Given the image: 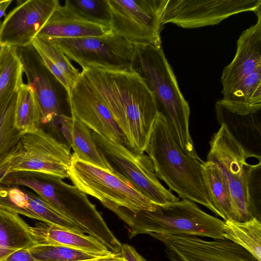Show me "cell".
I'll use <instances>...</instances> for the list:
<instances>
[{
	"label": "cell",
	"mask_w": 261,
	"mask_h": 261,
	"mask_svg": "<svg viewBox=\"0 0 261 261\" xmlns=\"http://www.w3.org/2000/svg\"><path fill=\"white\" fill-rule=\"evenodd\" d=\"M14 122L22 133L40 125V112L33 87L22 82L17 92Z\"/></svg>",
	"instance_id": "obj_26"
},
{
	"label": "cell",
	"mask_w": 261,
	"mask_h": 261,
	"mask_svg": "<svg viewBox=\"0 0 261 261\" xmlns=\"http://www.w3.org/2000/svg\"><path fill=\"white\" fill-rule=\"evenodd\" d=\"M68 174L74 186L110 210L120 207L136 212L150 210L155 204L121 176L85 162L74 153Z\"/></svg>",
	"instance_id": "obj_6"
},
{
	"label": "cell",
	"mask_w": 261,
	"mask_h": 261,
	"mask_svg": "<svg viewBox=\"0 0 261 261\" xmlns=\"http://www.w3.org/2000/svg\"><path fill=\"white\" fill-rule=\"evenodd\" d=\"M21 152V141L10 152L0 160V184L10 174V170Z\"/></svg>",
	"instance_id": "obj_31"
},
{
	"label": "cell",
	"mask_w": 261,
	"mask_h": 261,
	"mask_svg": "<svg viewBox=\"0 0 261 261\" xmlns=\"http://www.w3.org/2000/svg\"><path fill=\"white\" fill-rule=\"evenodd\" d=\"M202 175L217 215L224 221H233L230 194L218 166L212 161L203 162Z\"/></svg>",
	"instance_id": "obj_22"
},
{
	"label": "cell",
	"mask_w": 261,
	"mask_h": 261,
	"mask_svg": "<svg viewBox=\"0 0 261 261\" xmlns=\"http://www.w3.org/2000/svg\"><path fill=\"white\" fill-rule=\"evenodd\" d=\"M1 21H0V25H1Z\"/></svg>",
	"instance_id": "obj_36"
},
{
	"label": "cell",
	"mask_w": 261,
	"mask_h": 261,
	"mask_svg": "<svg viewBox=\"0 0 261 261\" xmlns=\"http://www.w3.org/2000/svg\"><path fill=\"white\" fill-rule=\"evenodd\" d=\"M111 32L110 27L90 21L65 4H59L36 37L79 38L100 36Z\"/></svg>",
	"instance_id": "obj_18"
},
{
	"label": "cell",
	"mask_w": 261,
	"mask_h": 261,
	"mask_svg": "<svg viewBox=\"0 0 261 261\" xmlns=\"http://www.w3.org/2000/svg\"><path fill=\"white\" fill-rule=\"evenodd\" d=\"M30 232L34 245H60L99 256L114 254L93 237L42 222L31 226Z\"/></svg>",
	"instance_id": "obj_20"
},
{
	"label": "cell",
	"mask_w": 261,
	"mask_h": 261,
	"mask_svg": "<svg viewBox=\"0 0 261 261\" xmlns=\"http://www.w3.org/2000/svg\"><path fill=\"white\" fill-rule=\"evenodd\" d=\"M254 13L256 22L242 33L237 40L234 58L223 70V96L251 73L261 69V8Z\"/></svg>",
	"instance_id": "obj_16"
},
{
	"label": "cell",
	"mask_w": 261,
	"mask_h": 261,
	"mask_svg": "<svg viewBox=\"0 0 261 261\" xmlns=\"http://www.w3.org/2000/svg\"><path fill=\"white\" fill-rule=\"evenodd\" d=\"M17 92L0 111V160L20 142L22 133L15 125Z\"/></svg>",
	"instance_id": "obj_27"
},
{
	"label": "cell",
	"mask_w": 261,
	"mask_h": 261,
	"mask_svg": "<svg viewBox=\"0 0 261 261\" xmlns=\"http://www.w3.org/2000/svg\"><path fill=\"white\" fill-rule=\"evenodd\" d=\"M217 120L255 159L261 161V105L226 102L215 105Z\"/></svg>",
	"instance_id": "obj_15"
},
{
	"label": "cell",
	"mask_w": 261,
	"mask_h": 261,
	"mask_svg": "<svg viewBox=\"0 0 261 261\" xmlns=\"http://www.w3.org/2000/svg\"><path fill=\"white\" fill-rule=\"evenodd\" d=\"M223 236L244 248L258 261H261V223L253 217L245 222L224 221Z\"/></svg>",
	"instance_id": "obj_23"
},
{
	"label": "cell",
	"mask_w": 261,
	"mask_h": 261,
	"mask_svg": "<svg viewBox=\"0 0 261 261\" xmlns=\"http://www.w3.org/2000/svg\"><path fill=\"white\" fill-rule=\"evenodd\" d=\"M19 2L0 25V42L5 46L32 44L57 7V0H28Z\"/></svg>",
	"instance_id": "obj_13"
},
{
	"label": "cell",
	"mask_w": 261,
	"mask_h": 261,
	"mask_svg": "<svg viewBox=\"0 0 261 261\" xmlns=\"http://www.w3.org/2000/svg\"><path fill=\"white\" fill-rule=\"evenodd\" d=\"M21 146V154L12 165L10 174L68 178L72 154L65 143L39 126L22 133Z\"/></svg>",
	"instance_id": "obj_10"
},
{
	"label": "cell",
	"mask_w": 261,
	"mask_h": 261,
	"mask_svg": "<svg viewBox=\"0 0 261 261\" xmlns=\"http://www.w3.org/2000/svg\"><path fill=\"white\" fill-rule=\"evenodd\" d=\"M144 152L150 159L158 178L179 198L200 204L217 212L205 187L202 175L203 161L188 156L172 136L160 114L154 122Z\"/></svg>",
	"instance_id": "obj_3"
},
{
	"label": "cell",
	"mask_w": 261,
	"mask_h": 261,
	"mask_svg": "<svg viewBox=\"0 0 261 261\" xmlns=\"http://www.w3.org/2000/svg\"><path fill=\"white\" fill-rule=\"evenodd\" d=\"M130 70L138 74L152 93L159 113L165 118L175 142L188 156L202 161L189 131L190 108L162 46L134 45Z\"/></svg>",
	"instance_id": "obj_2"
},
{
	"label": "cell",
	"mask_w": 261,
	"mask_h": 261,
	"mask_svg": "<svg viewBox=\"0 0 261 261\" xmlns=\"http://www.w3.org/2000/svg\"><path fill=\"white\" fill-rule=\"evenodd\" d=\"M16 50L28 83L34 88L40 112V124L51 123L62 113L50 73L32 44L16 47Z\"/></svg>",
	"instance_id": "obj_17"
},
{
	"label": "cell",
	"mask_w": 261,
	"mask_h": 261,
	"mask_svg": "<svg viewBox=\"0 0 261 261\" xmlns=\"http://www.w3.org/2000/svg\"><path fill=\"white\" fill-rule=\"evenodd\" d=\"M100 153L113 172L126 180L151 202L156 204L179 199L159 181L153 164L144 153H137L125 146L92 132Z\"/></svg>",
	"instance_id": "obj_7"
},
{
	"label": "cell",
	"mask_w": 261,
	"mask_h": 261,
	"mask_svg": "<svg viewBox=\"0 0 261 261\" xmlns=\"http://www.w3.org/2000/svg\"><path fill=\"white\" fill-rule=\"evenodd\" d=\"M46 39V38H45ZM82 70H129L134 45L112 31L100 36L46 39Z\"/></svg>",
	"instance_id": "obj_9"
},
{
	"label": "cell",
	"mask_w": 261,
	"mask_h": 261,
	"mask_svg": "<svg viewBox=\"0 0 261 261\" xmlns=\"http://www.w3.org/2000/svg\"><path fill=\"white\" fill-rule=\"evenodd\" d=\"M6 46L0 42V58L2 56Z\"/></svg>",
	"instance_id": "obj_35"
},
{
	"label": "cell",
	"mask_w": 261,
	"mask_h": 261,
	"mask_svg": "<svg viewBox=\"0 0 261 261\" xmlns=\"http://www.w3.org/2000/svg\"><path fill=\"white\" fill-rule=\"evenodd\" d=\"M23 73L16 47L6 46L0 58V111L17 92Z\"/></svg>",
	"instance_id": "obj_24"
},
{
	"label": "cell",
	"mask_w": 261,
	"mask_h": 261,
	"mask_svg": "<svg viewBox=\"0 0 261 261\" xmlns=\"http://www.w3.org/2000/svg\"><path fill=\"white\" fill-rule=\"evenodd\" d=\"M248 190L254 216L260 220L261 161L253 164L249 178Z\"/></svg>",
	"instance_id": "obj_30"
},
{
	"label": "cell",
	"mask_w": 261,
	"mask_h": 261,
	"mask_svg": "<svg viewBox=\"0 0 261 261\" xmlns=\"http://www.w3.org/2000/svg\"><path fill=\"white\" fill-rule=\"evenodd\" d=\"M67 96L71 117L92 132L125 146L124 136L110 111L80 74Z\"/></svg>",
	"instance_id": "obj_14"
},
{
	"label": "cell",
	"mask_w": 261,
	"mask_h": 261,
	"mask_svg": "<svg viewBox=\"0 0 261 261\" xmlns=\"http://www.w3.org/2000/svg\"><path fill=\"white\" fill-rule=\"evenodd\" d=\"M261 8V0H168L163 25L172 23L186 29L218 24L231 15Z\"/></svg>",
	"instance_id": "obj_11"
},
{
	"label": "cell",
	"mask_w": 261,
	"mask_h": 261,
	"mask_svg": "<svg viewBox=\"0 0 261 261\" xmlns=\"http://www.w3.org/2000/svg\"><path fill=\"white\" fill-rule=\"evenodd\" d=\"M65 5L90 21L110 27L106 0H66Z\"/></svg>",
	"instance_id": "obj_29"
},
{
	"label": "cell",
	"mask_w": 261,
	"mask_h": 261,
	"mask_svg": "<svg viewBox=\"0 0 261 261\" xmlns=\"http://www.w3.org/2000/svg\"><path fill=\"white\" fill-rule=\"evenodd\" d=\"M149 235L164 244L171 261H258L244 248L227 239L209 241L194 236Z\"/></svg>",
	"instance_id": "obj_12"
},
{
	"label": "cell",
	"mask_w": 261,
	"mask_h": 261,
	"mask_svg": "<svg viewBox=\"0 0 261 261\" xmlns=\"http://www.w3.org/2000/svg\"><path fill=\"white\" fill-rule=\"evenodd\" d=\"M110 210L128 225L130 238L161 233L225 239L224 221L206 213L188 199L155 204L150 210L134 212L120 207Z\"/></svg>",
	"instance_id": "obj_4"
},
{
	"label": "cell",
	"mask_w": 261,
	"mask_h": 261,
	"mask_svg": "<svg viewBox=\"0 0 261 261\" xmlns=\"http://www.w3.org/2000/svg\"><path fill=\"white\" fill-rule=\"evenodd\" d=\"M12 1V0H3L2 2L0 3V19L5 16L6 9Z\"/></svg>",
	"instance_id": "obj_34"
},
{
	"label": "cell",
	"mask_w": 261,
	"mask_h": 261,
	"mask_svg": "<svg viewBox=\"0 0 261 261\" xmlns=\"http://www.w3.org/2000/svg\"><path fill=\"white\" fill-rule=\"evenodd\" d=\"M32 45L49 72L68 93L80 75L79 70L58 47L47 39L36 37Z\"/></svg>",
	"instance_id": "obj_21"
},
{
	"label": "cell",
	"mask_w": 261,
	"mask_h": 261,
	"mask_svg": "<svg viewBox=\"0 0 261 261\" xmlns=\"http://www.w3.org/2000/svg\"><path fill=\"white\" fill-rule=\"evenodd\" d=\"M120 255L125 261H146L133 246L127 244H122Z\"/></svg>",
	"instance_id": "obj_32"
},
{
	"label": "cell",
	"mask_w": 261,
	"mask_h": 261,
	"mask_svg": "<svg viewBox=\"0 0 261 261\" xmlns=\"http://www.w3.org/2000/svg\"><path fill=\"white\" fill-rule=\"evenodd\" d=\"M29 249L38 261H78L101 257L60 245H34Z\"/></svg>",
	"instance_id": "obj_28"
},
{
	"label": "cell",
	"mask_w": 261,
	"mask_h": 261,
	"mask_svg": "<svg viewBox=\"0 0 261 261\" xmlns=\"http://www.w3.org/2000/svg\"><path fill=\"white\" fill-rule=\"evenodd\" d=\"M51 123H54L63 139V143L72 148L73 153L81 160L110 172L112 168L100 153L91 130L83 123L63 113Z\"/></svg>",
	"instance_id": "obj_19"
},
{
	"label": "cell",
	"mask_w": 261,
	"mask_h": 261,
	"mask_svg": "<svg viewBox=\"0 0 261 261\" xmlns=\"http://www.w3.org/2000/svg\"><path fill=\"white\" fill-rule=\"evenodd\" d=\"M210 146L206 161L216 163L221 172L230 194L233 221L245 222L252 219L255 217L248 188L253 164H249L247 160L255 158L232 137L224 125H221L213 135Z\"/></svg>",
	"instance_id": "obj_5"
},
{
	"label": "cell",
	"mask_w": 261,
	"mask_h": 261,
	"mask_svg": "<svg viewBox=\"0 0 261 261\" xmlns=\"http://www.w3.org/2000/svg\"><path fill=\"white\" fill-rule=\"evenodd\" d=\"M30 227L19 215L0 209V245L17 249L32 247Z\"/></svg>",
	"instance_id": "obj_25"
},
{
	"label": "cell",
	"mask_w": 261,
	"mask_h": 261,
	"mask_svg": "<svg viewBox=\"0 0 261 261\" xmlns=\"http://www.w3.org/2000/svg\"><path fill=\"white\" fill-rule=\"evenodd\" d=\"M80 75L100 97L121 130L125 146L144 153L159 115L154 96L143 80L129 70L84 69Z\"/></svg>",
	"instance_id": "obj_1"
},
{
	"label": "cell",
	"mask_w": 261,
	"mask_h": 261,
	"mask_svg": "<svg viewBox=\"0 0 261 261\" xmlns=\"http://www.w3.org/2000/svg\"><path fill=\"white\" fill-rule=\"evenodd\" d=\"M78 261H125L120 254H113L110 255L97 258Z\"/></svg>",
	"instance_id": "obj_33"
},
{
	"label": "cell",
	"mask_w": 261,
	"mask_h": 261,
	"mask_svg": "<svg viewBox=\"0 0 261 261\" xmlns=\"http://www.w3.org/2000/svg\"><path fill=\"white\" fill-rule=\"evenodd\" d=\"M167 1L106 0L111 31L134 45L162 46V20Z\"/></svg>",
	"instance_id": "obj_8"
}]
</instances>
